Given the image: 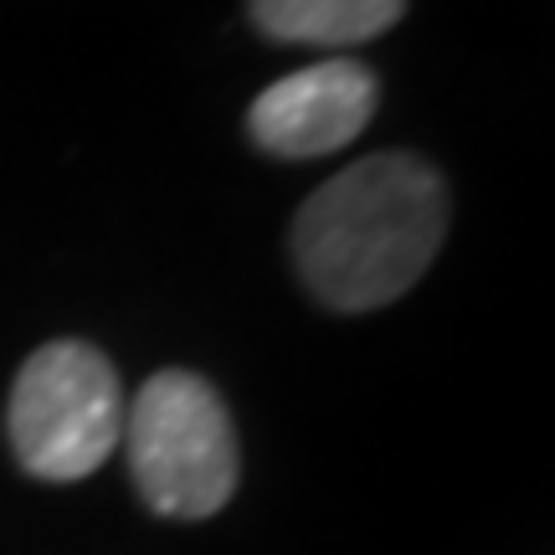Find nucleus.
Masks as SVG:
<instances>
[{"mask_svg":"<svg viewBox=\"0 0 555 555\" xmlns=\"http://www.w3.org/2000/svg\"><path fill=\"white\" fill-rule=\"evenodd\" d=\"M448 232V185L406 150L365 155L298 206L294 262L335 314H371L422 283Z\"/></svg>","mask_w":555,"mask_h":555,"instance_id":"f257e3e1","label":"nucleus"},{"mask_svg":"<svg viewBox=\"0 0 555 555\" xmlns=\"http://www.w3.org/2000/svg\"><path fill=\"white\" fill-rule=\"evenodd\" d=\"M139 499L165 519H206L237 494L242 453L227 401L196 371H155L124 416Z\"/></svg>","mask_w":555,"mask_h":555,"instance_id":"f03ea898","label":"nucleus"},{"mask_svg":"<svg viewBox=\"0 0 555 555\" xmlns=\"http://www.w3.org/2000/svg\"><path fill=\"white\" fill-rule=\"evenodd\" d=\"M11 448L41 483L99 474L124 437V391L114 360L82 339H52L26 356L11 386Z\"/></svg>","mask_w":555,"mask_h":555,"instance_id":"7ed1b4c3","label":"nucleus"},{"mask_svg":"<svg viewBox=\"0 0 555 555\" xmlns=\"http://www.w3.org/2000/svg\"><path fill=\"white\" fill-rule=\"evenodd\" d=\"M371 114H376L371 67L350 57H330L262 88L247 114V134L258 139V150L278 159H319L360 139Z\"/></svg>","mask_w":555,"mask_h":555,"instance_id":"20e7f679","label":"nucleus"},{"mask_svg":"<svg viewBox=\"0 0 555 555\" xmlns=\"http://www.w3.org/2000/svg\"><path fill=\"white\" fill-rule=\"evenodd\" d=\"M247 16L268 41L360 47L386 37L406 16V0H247Z\"/></svg>","mask_w":555,"mask_h":555,"instance_id":"39448f33","label":"nucleus"}]
</instances>
